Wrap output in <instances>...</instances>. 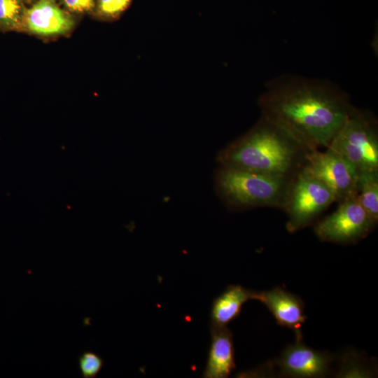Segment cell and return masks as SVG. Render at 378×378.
I'll return each instance as SVG.
<instances>
[{"instance_id":"cell-1","label":"cell","mask_w":378,"mask_h":378,"mask_svg":"<svg viewBox=\"0 0 378 378\" xmlns=\"http://www.w3.org/2000/svg\"><path fill=\"white\" fill-rule=\"evenodd\" d=\"M263 115L293 134L312 150L327 148L354 106L332 82L284 75L267 82L258 99Z\"/></svg>"},{"instance_id":"cell-2","label":"cell","mask_w":378,"mask_h":378,"mask_svg":"<svg viewBox=\"0 0 378 378\" xmlns=\"http://www.w3.org/2000/svg\"><path fill=\"white\" fill-rule=\"evenodd\" d=\"M312 150L287 129L261 115L244 135L221 150L220 166L293 178Z\"/></svg>"},{"instance_id":"cell-3","label":"cell","mask_w":378,"mask_h":378,"mask_svg":"<svg viewBox=\"0 0 378 378\" xmlns=\"http://www.w3.org/2000/svg\"><path fill=\"white\" fill-rule=\"evenodd\" d=\"M291 180L220 166L215 184L218 194L232 209L264 206L283 209Z\"/></svg>"},{"instance_id":"cell-4","label":"cell","mask_w":378,"mask_h":378,"mask_svg":"<svg viewBox=\"0 0 378 378\" xmlns=\"http://www.w3.org/2000/svg\"><path fill=\"white\" fill-rule=\"evenodd\" d=\"M327 148L345 159L358 173L378 172L377 119L354 106Z\"/></svg>"},{"instance_id":"cell-5","label":"cell","mask_w":378,"mask_h":378,"mask_svg":"<svg viewBox=\"0 0 378 378\" xmlns=\"http://www.w3.org/2000/svg\"><path fill=\"white\" fill-rule=\"evenodd\" d=\"M335 202L330 189L302 168L292 178L283 207L286 230L293 233L309 225Z\"/></svg>"},{"instance_id":"cell-6","label":"cell","mask_w":378,"mask_h":378,"mask_svg":"<svg viewBox=\"0 0 378 378\" xmlns=\"http://www.w3.org/2000/svg\"><path fill=\"white\" fill-rule=\"evenodd\" d=\"M376 224L356 195L340 202L332 214L315 225L314 230L322 241L352 244L367 237Z\"/></svg>"},{"instance_id":"cell-7","label":"cell","mask_w":378,"mask_h":378,"mask_svg":"<svg viewBox=\"0 0 378 378\" xmlns=\"http://www.w3.org/2000/svg\"><path fill=\"white\" fill-rule=\"evenodd\" d=\"M303 169L323 182L338 203L357 195V170L329 148L311 151Z\"/></svg>"},{"instance_id":"cell-8","label":"cell","mask_w":378,"mask_h":378,"mask_svg":"<svg viewBox=\"0 0 378 378\" xmlns=\"http://www.w3.org/2000/svg\"><path fill=\"white\" fill-rule=\"evenodd\" d=\"M332 360L330 354L313 349L302 337H296L295 342L282 351L276 365L281 374L287 377L320 378L330 373Z\"/></svg>"},{"instance_id":"cell-9","label":"cell","mask_w":378,"mask_h":378,"mask_svg":"<svg viewBox=\"0 0 378 378\" xmlns=\"http://www.w3.org/2000/svg\"><path fill=\"white\" fill-rule=\"evenodd\" d=\"M251 299L264 304L274 316L278 325L300 333V328L307 319L304 304L298 296L279 287L270 290H251Z\"/></svg>"},{"instance_id":"cell-10","label":"cell","mask_w":378,"mask_h":378,"mask_svg":"<svg viewBox=\"0 0 378 378\" xmlns=\"http://www.w3.org/2000/svg\"><path fill=\"white\" fill-rule=\"evenodd\" d=\"M74 25L72 18L54 0H39L24 13V28L34 34H64L69 32Z\"/></svg>"},{"instance_id":"cell-11","label":"cell","mask_w":378,"mask_h":378,"mask_svg":"<svg viewBox=\"0 0 378 378\" xmlns=\"http://www.w3.org/2000/svg\"><path fill=\"white\" fill-rule=\"evenodd\" d=\"M211 338L202 377L227 378L236 368L232 333L227 326L211 325Z\"/></svg>"},{"instance_id":"cell-12","label":"cell","mask_w":378,"mask_h":378,"mask_svg":"<svg viewBox=\"0 0 378 378\" xmlns=\"http://www.w3.org/2000/svg\"><path fill=\"white\" fill-rule=\"evenodd\" d=\"M251 290L239 285L227 286L212 302L211 325L227 326L237 318L241 312L243 304L251 299Z\"/></svg>"},{"instance_id":"cell-13","label":"cell","mask_w":378,"mask_h":378,"mask_svg":"<svg viewBox=\"0 0 378 378\" xmlns=\"http://www.w3.org/2000/svg\"><path fill=\"white\" fill-rule=\"evenodd\" d=\"M357 199L369 216L378 221V172L358 173Z\"/></svg>"},{"instance_id":"cell-14","label":"cell","mask_w":378,"mask_h":378,"mask_svg":"<svg viewBox=\"0 0 378 378\" xmlns=\"http://www.w3.org/2000/svg\"><path fill=\"white\" fill-rule=\"evenodd\" d=\"M24 13L20 0H0V27L8 30L24 29Z\"/></svg>"},{"instance_id":"cell-15","label":"cell","mask_w":378,"mask_h":378,"mask_svg":"<svg viewBox=\"0 0 378 378\" xmlns=\"http://www.w3.org/2000/svg\"><path fill=\"white\" fill-rule=\"evenodd\" d=\"M374 372L368 364L354 353L346 354L341 359L338 377H372Z\"/></svg>"},{"instance_id":"cell-16","label":"cell","mask_w":378,"mask_h":378,"mask_svg":"<svg viewBox=\"0 0 378 378\" xmlns=\"http://www.w3.org/2000/svg\"><path fill=\"white\" fill-rule=\"evenodd\" d=\"M132 0H97V12L102 19L118 18L131 4Z\"/></svg>"},{"instance_id":"cell-17","label":"cell","mask_w":378,"mask_h":378,"mask_svg":"<svg viewBox=\"0 0 378 378\" xmlns=\"http://www.w3.org/2000/svg\"><path fill=\"white\" fill-rule=\"evenodd\" d=\"M78 365L83 377H95L104 365L103 359L92 351H85L78 357Z\"/></svg>"},{"instance_id":"cell-18","label":"cell","mask_w":378,"mask_h":378,"mask_svg":"<svg viewBox=\"0 0 378 378\" xmlns=\"http://www.w3.org/2000/svg\"><path fill=\"white\" fill-rule=\"evenodd\" d=\"M65 7L74 13H84L94 8L95 0H62Z\"/></svg>"},{"instance_id":"cell-19","label":"cell","mask_w":378,"mask_h":378,"mask_svg":"<svg viewBox=\"0 0 378 378\" xmlns=\"http://www.w3.org/2000/svg\"><path fill=\"white\" fill-rule=\"evenodd\" d=\"M27 1H32V0H27Z\"/></svg>"}]
</instances>
